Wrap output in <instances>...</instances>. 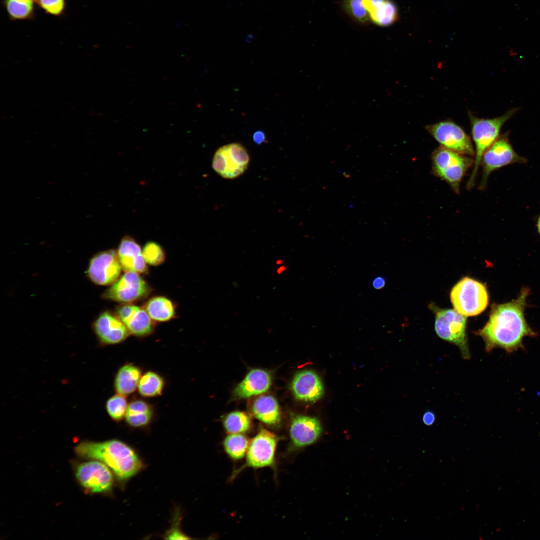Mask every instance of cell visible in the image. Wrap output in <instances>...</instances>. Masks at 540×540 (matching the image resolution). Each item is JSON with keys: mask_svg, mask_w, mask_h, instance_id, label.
<instances>
[{"mask_svg": "<svg viewBox=\"0 0 540 540\" xmlns=\"http://www.w3.org/2000/svg\"><path fill=\"white\" fill-rule=\"evenodd\" d=\"M530 293L528 288H523L516 300L492 305L488 321L476 332L483 339L486 352L498 348L512 354L524 348L525 338L538 336L527 323L524 316Z\"/></svg>", "mask_w": 540, "mask_h": 540, "instance_id": "6da1fadb", "label": "cell"}, {"mask_svg": "<svg viewBox=\"0 0 540 540\" xmlns=\"http://www.w3.org/2000/svg\"><path fill=\"white\" fill-rule=\"evenodd\" d=\"M75 452L83 458L104 462L122 481L134 476L143 466L136 452L126 444L116 440L98 442H84L76 447Z\"/></svg>", "mask_w": 540, "mask_h": 540, "instance_id": "7a4b0ae2", "label": "cell"}, {"mask_svg": "<svg viewBox=\"0 0 540 540\" xmlns=\"http://www.w3.org/2000/svg\"><path fill=\"white\" fill-rule=\"evenodd\" d=\"M519 110V108H512L500 116L491 119L479 118L470 114L472 138L476 146V158L472 172L467 184L468 190L472 188L474 185L484 154L499 138L504 125Z\"/></svg>", "mask_w": 540, "mask_h": 540, "instance_id": "3957f363", "label": "cell"}, {"mask_svg": "<svg viewBox=\"0 0 540 540\" xmlns=\"http://www.w3.org/2000/svg\"><path fill=\"white\" fill-rule=\"evenodd\" d=\"M450 297L454 310L466 317L480 314L489 302L486 286L468 277L464 278L454 286Z\"/></svg>", "mask_w": 540, "mask_h": 540, "instance_id": "277c9868", "label": "cell"}, {"mask_svg": "<svg viewBox=\"0 0 540 540\" xmlns=\"http://www.w3.org/2000/svg\"><path fill=\"white\" fill-rule=\"evenodd\" d=\"M474 160L466 156L442 147L432 154V167L434 174L446 182L456 193H459L460 184Z\"/></svg>", "mask_w": 540, "mask_h": 540, "instance_id": "5b68a950", "label": "cell"}, {"mask_svg": "<svg viewBox=\"0 0 540 540\" xmlns=\"http://www.w3.org/2000/svg\"><path fill=\"white\" fill-rule=\"evenodd\" d=\"M431 308L436 314L434 326L437 335L456 346L463 358L469 360L470 354L466 334V316L454 310L441 309L432 304Z\"/></svg>", "mask_w": 540, "mask_h": 540, "instance_id": "8992f818", "label": "cell"}, {"mask_svg": "<svg viewBox=\"0 0 540 540\" xmlns=\"http://www.w3.org/2000/svg\"><path fill=\"white\" fill-rule=\"evenodd\" d=\"M250 162V157L246 149L240 144L234 143L218 150L212 160V166L223 178L233 180L244 174Z\"/></svg>", "mask_w": 540, "mask_h": 540, "instance_id": "52a82bcc", "label": "cell"}, {"mask_svg": "<svg viewBox=\"0 0 540 540\" xmlns=\"http://www.w3.org/2000/svg\"><path fill=\"white\" fill-rule=\"evenodd\" d=\"M508 133L503 134L484 152L482 163V176L480 189H484L488 178L494 171L503 166L514 163H524V158L520 156L514 150L509 142Z\"/></svg>", "mask_w": 540, "mask_h": 540, "instance_id": "ba28073f", "label": "cell"}, {"mask_svg": "<svg viewBox=\"0 0 540 540\" xmlns=\"http://www.w3.org/2000/svg\"><path fill=\"white\" fill-rule=\"evenodd\" d=\"M426 129L442 147L466 156L475 155L470 138L454 122H440L428 126Z\"/></svg>", "mask_w": 540, "mask_h": 540, "instance_id": "9c48e42d", "label": "cell"}, {"mask_svg": "<svg viewBox=\"0 0 540 540\" xmlns=\"http://www.w3.org/2000/svg\"><path fill=\"white\" fill-rule=\"evenodd\" d=\"M150 292L146 282L132 272H126L105 292V299L123 303H130L142 300Z\"/></svg>", "mask_w": 540, "mask_h": 540, "instance_id": "30bf717a", "label": "cell"}, {"mask_svg": "<svg viewBox=\"0 0 540 540\" xmlns=\"http://www.w3.org/2000/svg\"><path fill=\"white\" fill-rule=\"evenodd\" d=\"M78 465L76 477L82 487L94 493L109 491L114 483L110 468L104 462L92 460Z\"/></svg>", "mask_w": 540, "mask_h": 540, "instance_id": "8fae6325", "label": "cell"}, {"mask_svg": "<svg viewBox=\"0 0 540 540\" xmlns=\"http://www.w3.org/2000/svg\"><path fill=\"white\" fill-rule=\"evenodd\" d=\"M277 436L273 433L260 429L252 439L246 453V462L242 468H254L272 466L274 464L278 444Z\"/></svg>", "mask_w": 540, "mask_h": 540, "instance_id": "7c38bea8", "label": "cell"}, {"mask_svg": "<svg viewBox=\"0 0 540 540\" xmlns=\"http://www.w3.org/2000/svg\"><path fill=\"white\" fill-rule=\"evenodd\" d=\"M122 269L118 252L110 250L94 256L90 263L88 272L94 283L108 286L118 280Z\"/></svg>", "mask_w": 540, "mask_h": 540, "instance_id": "4fadbf2b", "label": "cell"}, {"mask_svg": "<svg viewBox=\"0 0 540 540\" xmlns=\"http://www.w3.org/2000/svg\"><path fill=\"white\" fill-rule=\"evenodd\" d=\"M322 432L320 422L316 418L308 416H297L292 421L290 427L292 449L304 448L315 444Z\"/></svg>", "mask_w": 540, "mask_h": 540, "instance_id": "5bb4252c", "label": "cell"}, {"mask_svg": "<svg viewBox=\"0 0 540 540\" xmlns=\"http://www.w3.org/2000/svg\"><path fill=\"white\" fill-rule=\"evenodd\" d=\"M94 329L100 344L103 345L120 344L130 334L118 316L109 312L100 315L94 323Z\"/></svg>", "mask_w": 540, "mask_h": 540, "instance_id": "9a60e30c", "label": "cell"}, {"mask_svg": "<svg viewBox=\"0 0 540 540\" xmlns=\"http://www.w3.org/2000/svg\"><path fill=\"white\" fill-rule=\"evenodd\" d=\"M117 314L130 334L134 336H148L154 330V322L144 308L125 304L118 308Z\"/></svg>", "mask_w": 540, "mask_h": 540, "instance_id": "2e32d148", "label": "cell"}, {"mask_svg": "<svg viewBox=\"0 0 540 540\" xmlns=\"http://www.w3.org/2000/svg\"><path fill=\"white\" fill-rule=\"evenodd\" d=\"M291 388L296 399L306 402H316L324 393L319 376L310 370L298 372L293 379Z\"/></svg>", "mask_w": 540, "mask_h": 540, "instance_id": "e0dca14e", "label": "cell"}, {"mask_svg": "<svg viewBox=\"0 0 540 540\" xmlns=\"http://www.w3.org/2000/svg\"><path fill=\"white\" fill-rule=\"evenodd\" d=\"M118 254L122 269L138 274L147 272L148 267L140 246L132 238L127 236L121 241Z\"/></svg>", "mask_w": 540, "mask_h": 540, "instance_id": "ac0fdd59", "label": "cell"}, {"mask_svg": "<svg viewBox=\"0 0 540 540\" xmlns=\"http://www.w3.org/2000/svg\"><path fill=\"white\" fill-rule=\"evenodd\" d=\"M272 384V377L267 372L260 370H252L237 386L234 396L237 398H246L267 392Z\"/></svg>", "mask_w": 540, "mask_h": 540, "instance_id": "d6986e66", "label": "cell"}, {"mask_svg": "<svg viewBox=\"0 0 540 540\" xmlns=\"http://www.w3.org/2000/svg\"><path fill=\"white\" fill-rule=\"evenodd\" d=\"M142 376L140 368L133 364H126L117 372L114 382L117 394L127 396L134 393L138 388Z\"/></svg>", "mask_w": 540, "mask_h": 540, "instance_id": "ffe728a7", "label": "cell"}, {"mask_svg": "<svg viewBox=\"0 0 540 540\" xmlns=\"http://www.w3.org/2000/svg\"><path fill=\"white\" fill-rule=\"evenodd\" d=\"M252 412L260 421L268 425H276L280 420V408L276 400L270 396H262L253 404Z\"/></svg>", "mask_w": 540, "mask_h": 540, "instance_id": "44dd1931", "label": "cell"}, {"mask_svg": "<svg viewBox=\"0 0 540 540\" xmlns=\"http://www.w3.org/2000/svg\"><path fill=\"white\" fill-rule=\"evenodd\" d=\"M154 414L150 404L144 400L137 399L128 404L125 420L131 427L143 428L151 422Z\"/></svg>", "mask_w": 540, "mask_h": 540, "instance_id": "7402d4cb", "label": "cell"}, {"mask_svg": "<svg viewBox=\"0 0 540 540\" xmlns=\"http://www.w3.org/2000/svg\"><path fill=\"white\" fill-rule=\"evenodd\" d=\"M370 22L382 28L390 26L398 20V8L392 0H386L368 11Z\"/></svg>", "mask_w": 540, "mask_h": 540, "instance_id": "603a6c76", "label": "cell"}, {"mask_svg": "<svg viewBox=\"0 0 540 540\" xmlns=\"http://www.w3.org/2000/svg\"><path fill=\"white\" fill-rule=\"evenodd\" d=\"M144 309L152 320L156 322H167L176 316L174 304L170 300L164 296L152 298L146 303Z\"/></svg>", "mask_w": 540, "mask_h": 540, "instance_id": "cb8c5ba5", "label": "cell"}, {"mask_svg": "<svg viewBox=\"0 0 540 540\" xmlns=\"http://www.w3.org/2000/svg\"><path fill=\"white\" fill-rule=\"evenodd\" d=\"M164 378L156 372H147L142 376L138 390L140 396L150 398L160 396L164 388Z\"/></svg>", "mask_w": 540, "mask_h": 540, "instance_id": "d4e9b609", "label": "cell"}, {"mask_svg": "<svg viewBox=\"0 0 540 540\" xmlns=\"http://www.w3.org/2000/svg\"><path fill=\"white\" fill-rule=\"evenodd\" d=\"M33 0H4V6L10 18L12 20L31 19L34 12Z\"/></svg>", "mask_w": 540, "mask_h": 540, "instance_id": "484cf974", "label": "cell"}, {"mask_svg": "<svg viewBox=\"0 0 540 540\" xmlns=\"http://www.w3.org/2000/svg\"><path fill=\"white\" fill-rule=\"evenodd\" d=\"M250 442L248 438L241 434H232L228 436L224 442L225 452L232 460L243 458L248 450Z\"/></svg>", "mask_w": 540, "mask_h": 540, "instance_id": "4316f807", "label": "cell"}, {"mask_svg": "<svg viewBox=\"0 0 540 540\" xmlns=\"http://www.w3.org/2000/svg\"><path fill=\"white\" fill-rule=\"evenodd\" d=\"M342 6L345 13L356 23L366 25L370 22L364 0H342Z\"/></svg>", "mask_w": 540, "mask_h": 540, "instance_id": "83f0119b", "label": "cell"}, {"mask_svg": "<svg viewBox=\"0 0 540 540\" xmlns=\"http://www.w3.org/2000/svg\"><path fill=\"white\" fill-rule=\"evenodd\" d=\"M225 429L230 434H242L247 432L250 426V420L245 413L234 412L230 413L224 421Z\"/></svg>", "mask_w": 540, "mask_h": 540, "instance_id": "f1b7e54d", "label": "cell"}, {"mask_svg": "<svg viewBox=\"0 0 540 540\" xmlns=\"http://www.w3.org/2000/svg\"><path fill=\"white\" fill-rule=\"evenodd\" d=\"M126 396L117 394L107 400L106 410L113 420L120 422L125 418L128 406Z\"/></svg>", "mask_w": 540, "mask_h": 540, "instance_id": "f546056e", "label": "cell"}, {"mask_svg": "<svg viewBox=\"0 0 540 540\" xmlns=\"http://www.w3.org/2000/svg\"><path fill=\"white\" fill-rule=\"evenodd\" d=\"M142 254L146 263L154 266L162 264L166 258L163 248L160 244L153 242H148L146 244Z\"/></svg>", "mask_w": 540, "mask_h": 540, "instance_id": "4dcf8cb0", "label": "cell"}, {"mask_svg": "<svg viewBox=\"0 0 540 540\" xmlns=\"http://www.w3.org/2000/svg\"><path fill=\"white\" fill-rule=\"evenodd\" d=\"M38 6L48 14L59 16L64 12L66 0H38Z\"/></svg>", "mask_w": 540, "mask_h": 540, "instance_id": "1f68e13d", "label": "cell"}, {"mask_svg": "<svg viewBox=\"0 0 540 540\" xmlns=\"http://www.w3.org/2000/svg\"><path fill=\"white\" fill-rule=\"evenodd\" d=\"M179 520H176L174 526H172L170 530L166 534L167 539H188V536L184 534L180 530L179 526L176 527V526L179 522Z\"/></svg>", "mask_w": 540, "mask_h": 540, "instance_id": "d6a6232c", "label": "cell"}, {"mask_svg": "<svg viewBox=\"0 0 540 540\" xmlns=\"http://www.w3.org/2000/svg\"><path fill=\"white\" fill-rule=\"evenodd\" d=\"M253 140L254 143L258 145L268 142L266 135L262 130H258L254 132L253 135Z\"/></svg>", "mask_w": 540, "mask_h": 540, "instance_id": "836d02e7", "label": "cell"}, {"mask_svg": "<svg viewBox=\"0 0 540 540\" xmlns=\"http://www.w3.org/2000/svg\"><path fill=\"white\" fill-rule=\"evenodd\" d=\"M436 420L435 414L431 411H428L425 412L422 417L424 423L428 426L433 425L436 422Z\"/></svg>", "mask_w": 540, "mask_h": 540, "instance_id": "e575fe53", "label": "cell"}, {"mask_svg": "<svg viewBox=\"0 0 540 540\" xmlns=\"http://www.w3.org/2000/svg\"><path fill=\"white\" fill-rule=\"evenodd\" d=\"M386 280L382 276L376 278L372 282V286L376 290L383 288L386 286Z\"/></svg>", "mask_w": 540, "mask_h": 540, "instance_id": "d590c367", "label": "cell"}, {"mask_svg": "<svg viewBox=\"0 0 540 540\" xmlns=\"http://www.w3.org/2000/svg\"><path fill=\"white\" fill-rule=\"evenodd\" d=\"M386 0H364V4L368 12L372 8L376 6Z\"/></svg>", "mask_w": 540, "mask_h": 540, "instance_id": "8d00e7d4", "label": "cell"}, {"mask_svg": "<svg viewBox=\"0 0 540 540\" xmlns=\"http://www.w3.org/2000/svg\"><path fill=\"white\" fill-rule=\"evenodd\" d=\"M537 227H538V232L539 234H540V217L538 218V222Z\"/></svg>", "mask_w": 540, "mask_h": 540, "instance_id": "74e56055", "label": "cell"}, {"mask_svg": "<svg viewBox=\"0 0 540 540\" xmlns=\"http://www.w3.org/2000/svg\"><path fill=\"white\" fill-rule=\"evenodd\" d=\"M35 2H37L38 0H33Z\"/></svg>", "mask_w": 540, "mask_h": 540, "instance_id": "f35d334b", "label": "cell"}]
</instances>
